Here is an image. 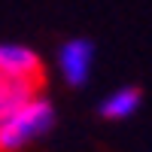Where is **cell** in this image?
<instances>
[{
	"label": "cell",
	"mask_w": 152,
	"mask_h": 152,
	"mask_svg": "<svg viewBox=\"0 0 152 152\" xmlns=\"http://www.w3.org/2000/svg\"><path fill=\"white\" fill-rule=\"evenodd\" d=\"M91 67H94V46L88 40H67L58 49V73L67 85L82 88L91 79Z\"/></svg>",
	"instance_id": "obj_3"
},
{
	"label": "cell",
	"mask_w": 152,
	"mask_h": 152,
	"mask_svg": "<svg viewBox=\"0 0 152 152\" xmlns=\"http://www.w3.org/2000/svg\"><path fill=\"white\" fill-rule=\"evenodd\" d=\"M34 94H40V88L31 85V82H6V79H0V122L12 110H18L24 100H31Z\"/></svg>",
	"instance_id": "obj_5"
},
{
	"label": "cell",
	"mask_w": 152,
	"mask_h": 152,
	"mask_svg": "<svg viewBox=\"0 0 152 152\" xmlns=\"http://www.w3.org/2000/svg\"><path fill=\"white\" fill-rule=\"evenodd\" d=\"M55 110L43 94H34L0 122V152H18L52 128Z\"/></svg>",
	"instance_id": "obj_1"
},
{
	"label": "cell",
	"mask_w": 152,
	"mask_h": 152,
	"mask_svg": "<svg viewBox=\"0 0 152 152\" xmlns=\"http://www.w3.org/2000/svg\"><path fill=\"white\" fill-rule=\"evenodd\" d=\"M137 110H140V91H137L134 85H122V88L110 91L104 100H100V116L113 119V122L131 119Z\"/></svg>",
	"instance_id": "obj_4"
},
{
	"label": "cell",
	"mask_w": 152,
	"mask_h": 152,
	"mask_svg": "<svg viewBox=\"0 0 152 152\" xmlns=\"http://www.w3.org/2000/svg\"><path fill=\"white\" fill-rule=\"evenodd\" d=\"M43 61L24 43H0V79L6 82H31L40 85Z\"/></svg>",
	"instance_id": "obj_2"
}]
</instances>
